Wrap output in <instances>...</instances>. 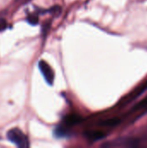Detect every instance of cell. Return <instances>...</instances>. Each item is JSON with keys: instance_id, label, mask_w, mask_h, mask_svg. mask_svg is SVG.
Returning a JSON list of instances; mask_svg holds the SVG:
<instances>
[{"instance_id": "obj_2", "label": "cell", "mask_w": 147, "mask_h": 148, "mask_svg": "<svg viewBox=\"0 0 147 148\" xmlns=\"http://www.w3.org/2000/svg\"><path fill=\"white\" fill-rule=\"evenodd\" d=\"M139 140L132 137H123L104 144V147H135L139 146Z\"/></svg>"}, {"instance_id": "obj_4", "label": "cell", "mask_w": 147, "mask_h": 148, "mask_svg": "<svg viewBox=\"0 0 147 148\" xmlns=\"http://www.w3.org/2000/svg\"><path fill=\"white\" fill-rule=\"evenodd\" d=\"M84 135L90 142H95V141L101 140L106 137L105 133H103L101 131H96V130L88 131V132L84 133Z\"/></svg>"}, {"instance_id": "obj_10", "label": "cell", "mask_w": 147, "mask_h": 148, "mask_svg": "<svg viewBox=\"0 0 147 148\" xmlns=\"http://www.w3.org/2000/svg\"><path fill=\"white\" fill-rule=\"evenodd\" d=\"M7 27H8V23H7L6 20L3 18H0V32L5 30L7 29Z\"/></svg>"}, {"instance_id": "obj_1", "label": "cell", "mask_w": 147, "mask_h": 148, "mask_svg": "<svg viewBox=\"0 0 147 148\" xmlns=\"http://www.w3.org/2000/svg\"><path fill=\"white\" fill-rule=\"evenodd\" d=\"M7 139L17 147L27 148L29 147V139L19 128H12L7 133Z\"/></svg>"}, {"instance_id": "obj_11", "label": "cell", "mask_w": 147, "mask_h": 148, "mask_svg": "<svg viewBox=\"0 0 147 148\" xmlns=\"http://www.w3.org/2000/svg\"><path fill=\"white\" fill-rule=\"evenodd\" d=\"M49 27H50V23H46L43 25V27L42 28V31L43 35H45V34L47 33V31L49 30Z\"/></svg>"}, {"instance_id": "obj_6", "label": "cell", "mask_w": 147, "mask_h": 148, "mask_svg": "<svg viewBox=\"0 0 147 148\" xmlns=\"http://www.w3.org/2000/svg\"><path fill=\"white\" fill-rule=\"evenodd\" d=\"M54 134L57 138H66V137H69L70 133L67 130V128L63 127H57L54 131Z\"/></svg>"}, {"instance_id": "obj_9", "label": "cell", "mask_w": 147, "mask_h": 148, "mask_svg": "<svg viewBox=\"0 0 147 148\" xmlns=\"http://www.w3.org/2000/svg\"><path fill=\"white\" fill-rule=\"evenodd\" d=\"M147 108V98L146 99H145L143 101H141V102H139V104H137L133 108V110H139V109H141V108Z\"/></svg>"}, {"instance_id": "obj_3", "label": "cell", "mask_w": 147, "mask_h": 148, "mask_svg": "<svg viewBox=\"0 0 147 148\" xmlns=\"http://www.w3.org/2000/svg\"><path fill=\"white\" fill-rule=\"evenodd\" d=\"M38 67H39V69H40L42 75H43L45 81L47 82V83L49 85L52 86L54 83V81H55V73H54L53 69L50 67V65L47 62H45L43 60L39 62Z\"/></svg>"}, {"instance_id": "obj_5", "label": "cell", "mask_w": 147, "mask_h": 148, "mask_svg": "<svg viewBox=\"0 0 147 148\" xmlns=\"http://www.w3.org/2000/svg\"><path fill=\"white\" fill-rule=\"evenodd\" d=\"M83 121L82 117L78 115V114H69L68 116H66L63 120L64 124L67 127H73L75 126L79 123H81Z\"/></svg>"}, {"instance_id": "obj_8", "label": "cell", "mask_w": 147, "mask_h": 148, "mask_svg": "<svg viewBox=\"0 0 147 148\" xmlns=\"http://www.w3.org/2000/svg\"><path fill=\"white\" fill-rule=\"evenodd\" d=\"M27 22L31 25H36L39 23V17L36 13H30L27 16Z\"/></svg>"}, {"instance_id": "obj_12", "label": "cell", "mask_w": 147, "mask_h": 148, "mask_svg": "<svg viewBox=\"0 0 147 148\" xmlns=\"http://www.w3.org/2000/svg\"><path fill=\"white\" fill-rule=\"evenodd\" d=\"M17 1H19L20 3H26V2H28V1H30V0H17Z\"/></svg>"}, {"instance_id": "obj_7", "label": "cell", "mask_w": 147, "mask_h": 148, "mask_svg": "<svg viewBox=\"0 0 147 148\" xmlns=\"http://www.w3.org/2000/svg\"><path fill=\"white\" fill-rule=\"evenodd\" d=\"M120 122V119H118V118H113V119H109V120H107V121H103L101 123H99V125L101 126V127H115V126L119 125Z\"/></svg>"}]
</instances>
